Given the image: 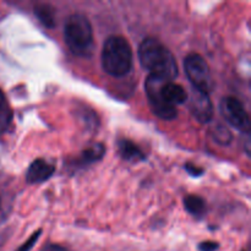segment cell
<instances>
[{"label":"cell","instance_id":"obj_20","mask_svg":"<svg viewBox=\"0 0 251 251\" xmlns=\"http://www.w3.org/2000/svg\"><path fill=\"white\" fill-rule=\"evenodd\" d=\"M244 251H247V250H244Z\"/></svg>","mask_w":251,"mask_h":251},{"label":"cell","instance_id":"obj_13","mask_svg":"<svg viewBox=\"0 0 251 251\" xmlns=\"http://www.w3.org/2000/svg\"><path fill=\"white\" fill-rule=\"evenodd\" d=\"M34 14L39 19V21L44 25V26L51 27L55 24V11L53 7L48 4H39L34 7Z\"/></svg>","mask_w":251,"mask_h":251},{"label":"cell","instance_id":"obj_8","mask_svg":"<svg viewBox=\"0 0 251 251\" xmlns=\"http://www.w3.org/2000/svg\"><path fill=\"white\" fill-rule=\"evenodd\" d=\"M161 96L167 104L172 107H176L178 104H183L188 100V95L185 88L173 81H163L161 86Z\"/></svg>","mask_w":251,"mask_h":251},{"label":"cell","instance_id":"obj_17","mask_svg":"<svg viewBox=\"0 0 251 251\" xmlns=\"http://www.w3.org/2000/svg\"><path fill=\"white\" fill-rule=\"evenodd\" d=\"M218 248H220V245L216 242H203L199 245L200 251H216Z\"/></svg>","mask_w":251,"mask_h":251},{"label":"cell","instance_id":"obj_16","mask_svg":"<svg viewBox=\"0 0 251 251\" xmlns=\"http://www.w3.org/2000/svg\"><path fill=\"white\" fill-rule=\"evenodd\" d=\"M41 233H42V230H37L36 233H33V234L31 235V238H29L26 243H24V244L19 248V250H16V251H29L31 250L32 248L36 245V243L38 242L39 237H41Z\"/></svg>","mask_w":251,"mask_h":251},{"label":"cell","instance_id":"obj_6","mask_svg":"<svg viewBox=\"0 0 251 251\" xmlns=\"http://www.w3.org/2000/svg\"><path fill=\"white\" fill-rule=\"evenodd\" d=\"M221 114L235 129L249 132L250 120L244 105L238 98L225 97L220 102Z\"/></svg>","mask_w":251,"mask_h":251},{"label":"cell","instance_id":"obj_11","mask_svg":"<svg viewBox=\"0 0 251 251\" xmlns=\"http://www.w3.org/2000/svg\"><path fill=\"white\" fill-rule=\"evenodd\" d=\"M184 207L194 217H202L206 212V202L198 195H188L184 199Z\"/></svg>","mask_w":251,"mask_h":251},{"label":"cell","instance_id":"obj_12","mask_svg":"<svg viewBox=\"0 0 251 251\" xmlns=\"http://www.w3.org/2000/svg\"><path fill=\"white\" fill-rule=\"evenodd\" d=\"M12 120V110L7 102L6 97L4 96L2 91L0 90V135L4 134L10 126Z\"/></svg>","mask_w":251,"mask_h":251},{"label":"cell","instance_id":"obj_19","mask_svg":"<svg viewBox=\"0 0 251 251\" xmlns=\"http://www.w3.org/2000/svg\"><path fill=\"white\" fill-rule=\"evenodd\" d=\"M42 251H69L68 249H65L64 247L58 244H48L42 249Z\"/></svg>","mask_w":251,"mask_h":251},{"label":"cell","instance_id":"obj_3","mask_svg":"<svg viewBox=\"0 0 251 251\" xmlns=\"http://www.w3.org/2000/svg\"><path fill=\"white\" fill-rule=\"evenodd\" d=\"M64 38L66 46L77 56H90L92 54L93 31L91 22L85 15L73 14L64 25Z\"/></svg>","mask_w":251,"mask_h":251},{"label":"cell","instance_id":"obj_15","mask_svg":"<svg viewBox=\"0 0 251 251\" xmlns=\"http://www.w3.org/2000/svg\"><path fill=\"white\" fill-rule=\"evenodd\" d=\"M213 139L216 140V141H218L220 144L222 145H227L229 144L230 140H232V135H230V132L228 131V129H226L225 126H221V125H218L217 127H216V132L213 134Z\"/></svg>","mask_w":251,"mask_h":251},{"label":"cell","instance_id":"obj_5","mask_svg":"<svg viewBox=\"0 0 251 251\" xmlns=\"http://www.w3.org/2000/svg\"><path fill=\"white\" fill-rule=\"evenodd\" d=\"M166 81V78L158 77V76L150 75L145 82L146 88V95L149 98V103L151 105V109L154 114L163 120H173L178 115V110L176 107L167 104L161 96V86ZM169 81V80H168Z\"/></svg>","mask_w":251,"mask_h":251},{"label":"cell","instance_id":"obj_7","mask_svg":"<svg viewBox=\"0 0 251 251\" xmlns=\"http://www.w3.org/2000/svg\"><path fill=\"white\" fill-rule=\"evenodd\" d=\"M186 102H189V109L196 120L200 123H208L212 120L213 105L208 93L201 92L193 87L190 96L188 95Z\"/></svg>","mask_w":251,"mask_h":251},{"label":"cell","instance_id":"obj_2","mask_svg":"<svg viewBox=\"0 0 251 251\" xmlns=\"http://www.w3.org/2000/svg\"><path fill=\"white\" fill-rule=\"evenodd\" d=\"M102 66L107 74L122 77L132 68V50L129 42L122 36H112L105 41L102 49Z\"/></svg>","mask_w":251,"mask_h":251},{"label":"cell","instance_id":"obj_9","mask_svg":"<svg viewBox=\"0 0 251 251\" xmlns=\"http://www.w3.org/2000/svg\"><path fill=\"white\" fill-rule=\"evenodd\" d=\"M55 172V167L44 159H36L32 162L26 173V180L29 184H38L48 180Z\"/></svg>","mask_w":251,"mask_h":251},{"label":"cell","instance_id":"obj_14","mask_svg":"<svg viewBox=\"0 0 251 251\" xmlns=\"http://www.w3.org/2000/svg\"><path fill=\"white\" fill-rule=\"evenodd\" d=\"M105 149L102 144H96L93 146H91L90 149L85 150L81 154L80 159L82 162V164H90L93 162H97L104 156Z\"/></svg>","mask_w":251,"mask_h":251},{"label":"cell","instance_id":"obj_1","mask_svg":"<svg viewBox=\"0 0 251 251\" xmlns=\"http://www.w3.org/2000/svg\"><path fill=\"white\" fill-rule=\"evenodd\" d=\"M139 60L150 75L173 81L178 76V64L173 53L156 38H146L139 47Z\"/></svg>","mask_w":251,"mask_h":251},{"label":"cell","instance_id":"obj_10","mask_svg":"<svg viewBox=\"0 0 251 251\" xmlns=\"http://www.w3.org/2000/svg\"><path fill=\"white\" fill-rule=\"evenodd\" d=\"M118 149H119V153L125 161H144L145 154L144 152L140 150V147L136 144L126 139H122L118 142Z\"/></svg>","mask_w":251,"mask_h":251},{"label":"cell","instance_id":"obj_4","mask_svg":"<svg viewBox=\"0 0 251 251\" xmlns=\"http://www.w3.org/2000/svg\"><path fill=\"white\" fill-rule=\"evenodd\" d=\"M184 69L194 88L205 93H210L212 91V77H211L210 68L200 54H189L184 60Z\"/></svg>","mask_w":251,"mask_h":251},{"label":"cell","instance_id":"obj_18","mask_svg":"<svg viewBox=\"0 0 251 251\" xmlns=\"http://www.w3.org/2000/svg\"><path fill=\"white\" fill-rule=\"evenodd\" d=\"M185 169L188 171V173L191 174L193 176H201V174L203 173V169L199 168V167L194 166V164H190V163L186 164Z\"/></svg>","mask_w":251,"mask_h":251}]
</instances>
